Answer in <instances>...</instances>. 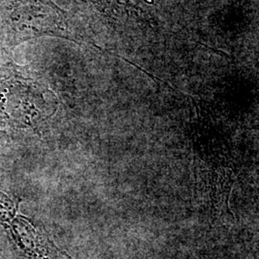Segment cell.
Masks as SVG:
<instances>
[{
	"label": "cell",
	"instance_id": "obj_1",
	"mask_svg": "<svg viewBox=\"0 0 259 259\" xmlns=\"http://www.w3.org/2000/svg\"><path fill=\"white\" fill-rule=\"evenodd\" d=\"M51 36L76 42L68 14L52 0H5L0 5V47L13 49L34 37Z\"/></svg>",
	"mask_w": 259,
	"mask_h": 259
},
{
	"label": "cell",
	"instance_id": "obj_2",
	"mask_svg": "<svg viewBox=\"0 0 259 259\" xmlns=\"http://www.w3.org/2000/svg\"><path fill=\"white\" fill-rule=\"evenodd\" d=\"M13 240L20 259H72L57 248L52 241L33 229L14 232Z\"/></svg>",
	"mask_w": 259,
	"mask_h": 259
},
{
	"label": "cell",
	"instance_id": "obj_3",
	"mask_svg": "<svg viewBox=\"0 0 259 259\" xmlns=\"http://www.w3.org/2000/svg\"><path fill=\"white\" fill-rule=\"evenodd\" d=\"M106 18L112 21L142 20V10L129 0H89Z\"/></svg>",
	"mask_w": 259,
	"mask_h": 259
}]
</instances>
